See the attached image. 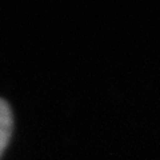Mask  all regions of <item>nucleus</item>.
Returning <instances> with one entry per match:
<instances>
[{"instance_id":"nucleus-1","label":"nucleus","mask_w":160,"mask_h":160,"mask_svg":"<svg viewBox=\"0 0 160 160\" xmlns=\"http://www.w3.org/2000/svg\"><path fill=\"white\" fill-rule=\"evenodd\" d=\"M12 132V113L8 104L0 99V158L6 149Z\"/></svg>"}]
</instances>
